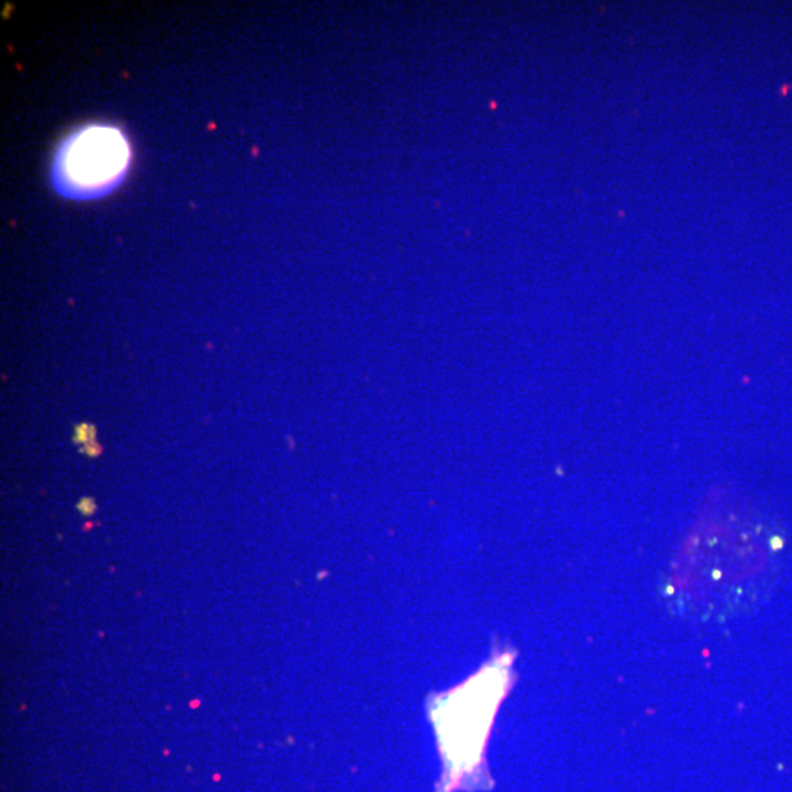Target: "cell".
<instances>
[{
  "mask_svg": "<svg viewBox=\"0 0 792 792\" xmlns=\"http://www.w3.org/2000/svg\"><path fill=\"white\" fill-rule=\"evenodd\" d=\"M93 441H96V429L93 425L84 423L75 429V444L87 446L90 444H93Z\"/></svg>",
  "mask_w": 792,
  "mask_h": 792,
  "instance_id": "7a4b0ae2",
  "label": "cell"
},
{
  "mask_svg": "<svg viewBox=\"0 0 792 792\" xmlns=\"http://www.w3.org/2000/svg\"><path fill=\"white\" fill-rule=\"evenodd\" d=\"M94 508H96V505H94L93 499H83V500L80 502V504H78V509H80L83 514H85V515L93 514Z\"/></svg>",
  "mask_w": 792,
  "mask_h": 792,
  "instance_id": "3957f363",
  "label": "cell"
},
{
  "mask_svg": "<svg viewBox=\"0 0 792 792\" xmlns=\"http://www.w3.org/2000/svg\"><path fill=\"white\" fill-rule=\"evenodd\" d=\"M129 164L131 146L124 131L108 124L84 125L57 146L52 185L69 200H96L122 184Z\"/></svg>",
  "mask_w": 792,
  "mask_h": 792,
  "instance_id": "6da1fadb",
  "label": "cell"
}]
</instances>
